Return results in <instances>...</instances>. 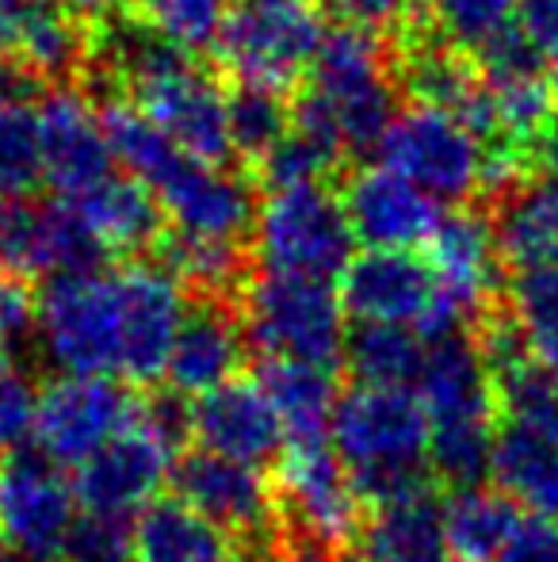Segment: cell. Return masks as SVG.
I'll list each match as a JSON object with an SVG mask.
<instances>
[{
    "label": "cell",
    "instance_id": "obj_1",
    "mask_svg": "<svg viewBox=\"0 0 558 562\" xmlns=\"http://www.w3.org/2000/svg\"><path fill=\"white\" fill-rule=\"evenodd\" d=\"M418 391L429 417V467L455 486H470L490 471L498 437V375L463 329L429 337L418 371Z\"/></svg>",
    "mask_w": 558,
    "mask_h": 562
},
{
    "label": "cell",
    "instance_id": "obj_2",
    "mask_svg": "<svg viewBox=\"0 0 558 562\" xmlns=\"http://www.w3.org/2000/svg\"><path fill=\"white\" fill-rule=\"evenodd\" d=\"M314 81L298 100L291 131L310 138L329 157L372 154L395 123V85L372 31H329L314 61Z\"/></svg>",
    "mask_w": 558,
    "mask_h": 562
},
{
    "label": "cell",
    "instance_id": "obj_3",
    "mask_svg": "<svg viewBox=\"0 0 558 562\" xmlns=\"http://www.w3.org/2000/svg\"><path fill=\"white\" fill-rule=\"evenodd\" d=\"M333 451L349 463L367 505H390L429 490V417L410 386L356 383L337 398L329 425Z\"/></svg>",
    "mask_w": 558,
    "mask_h": 562
},
{
    "label": "cell",
    "instance_id": "obj_4",
    "mask_svg": "<svg viewBox=\"0 0 558 562\" xmlns=\"http://www.w3.org/2000/svg\"><path fill=\"white\" fill-rule=\"evenodd\" d=\"M119 69L127 74L138 112L153 119L180 149L215 165H226L238 154L230 131V100L223 85L192 66V58L164 43L157 31L123 38Z\"/></svg>",
    "mask_w": 558,
    "mask_h": 562
},
{
    "label": "cell",
    "instance_id": "obj_5",
    "mask_svg": "<svg viewBox=\"0 0 558 562\" xmlns=\"http://www.w3.org/2000/svg\"><path fill=\"white\" fill-rule=\"evenodd\" d=\"M326 35V20L310 0H234L215 50L241 89L283 97L314 69Z\"/></svg>",
    "mask_w": 558,
    "mask_h": 562
},
{
    "label": "cell",
    "instance_id": "obj_6",
    "mask_svg": "<svg viewBox=\"0 0 558 562\" xmlns=\"http://www.w3.org/2000/svg\"><path fill=\"white\" fill-rule=\"evenodd\" d=\"M257 260L264 272L337 280L352 265L356 229L344 211V195H333L326 180L269 188L253 226Z\"/></svg>",
    "mask_w": 558,
    "mask_h": 562
},
{
    "label": "cell",
    "instance_id": "obj_7",
    "mask_svg": "<svg viewBox=\"0 0 558 562\" xmlns=\"http://www.w3.org/2000/svg\"><path fill=\"white\" fill-rule=\"evenodd\" d=\"M344 299L333 280L264 272L246 291V337L269 360L333 368L344 356Z\"/></svg>",
    "mask_w": 558,
    "mask_h": 562
},
{
    "label": "cell",
    "instance_id": "obj_8",
    "mask_svg": "<svg viewBox=\"0 0 558 562\" xmlns=\"http://www.w3.org/2000/svg\"><path fill=\"white\" fill-rule=\"evenodd\" d=\"M383 165L429 192L436 203H467L490 184V149L459 112L440 104H413L395 115L379 146Z\"/></svg>",
    "mask_w": 558,
    "mask_h": 562
},
{
    "label": "cell",
    "instance_id": "obj_9",
    "mask_svg": "<svg viewBox=\"0 0 558 562\" xmlns=\"http://www.w3.org/2000/svg\"><path fill=\"white\" fill-rule=\"evenodd\" d=\"M38 345L61 375L119 371V272L54 276L38 295Z\"/></svg>",
    "mask_w": 558,
    "mask_h": 562
},
{
    "label": "cell",
    "instance_id": "obj_10",
    "mask_svg": "<svg viewBox=\"0 0 558 562\" xmlns=\"http://www.w3.org/2000/svg\"><path fill=\"white\" fill-rule=\"evenodd\" d=\"M341 299L356 322H395L424 337L455 334L436 268L413 249H367L352 257L341 276Z\"/></svg>",
    "mask_w": 558,
    "mask_h": 562
},
{
    "label": "cell",
    "instance_id": "obj_11",
    "mask_svg": "<svg viewBox=\"0 0 558 562\" xmlns=\"http://www.w3.org/2000/svg\"><path fill=\"white\" fill-rule=\"evenodd\" d=\"M107 257L104 241L66 200H31L0 192V272L4 276H69L92 272Z\"/></svg>",
    "mask_w": 558,
    "mask_h": 562
},
{
    "label": "cell",
    "instance_id": "obj_12",
    "mask_svg": "<svg viewBox=\"0 0 558 562\" xmlns=\"http://www.w3.org/2000/svg\"><path fill=\"white\" fill-rule=\"evenodd\" d=\"M280 497L306 559L333 555L356 532L360 505H364L349 463L326 445L283 451Z\"/></svg>",
    "mask_w": 558,
    "mask_h": 562
},
{
    "label": "cell",
    "instance_id": "obj_13",
    "mask_svg": "<svg viewBox=\"0 0 558 562\" xmlns=\"http://www.w3.org/2000/svg\"><path fill=\"white\" fill-rule=\"evenodd\" d=\"M138 406L141 402L112 375H61L43 391L38 451L58 467H81L138 422Z\"/></svg>",
    "mask_w": 558,
    "mask_h": 562
},
{
    "label": "cell",
    "instance_id": "obj_14",
    "mask_svg": "<svg viewBox=\"0 0 558 562\" xmlns=\"http://www.w3.org/2000/svg\"><path fill=\"white\" fill-rule=\"evenodd\" d=\"M77 486H69L58 463L35 451H12L0 467V540L38 562H61L77 525Z\"/></svg>",
    "mask_w": 558,
    "mask_h": 562
},
{
    "label": "cell",
    "instance_id": "obj_15",
    "mask_svg": "<svg viewBox=\"0 0 558 562\" xmlns=\"http://www.w3.org/2000/svg\"><path fill=\"white\" fill-rule=\"evenodd\" d=\"M164 218L187 241L241 245L257 226L253 188L246 177L215 161L184 154L153 188Z\"/></svg>",
    "mask_w": 558,
    "mask_h": 562
},
{
    "label": "cell",
    "instance_id": "obj_16",
    "mask_svg": "<svg viewBox=\"0 0 558 562\" xmlns=\"http://www.w3.org/2000/svg\"><path fill=\"white\" fill-rule=\"evenodd\" d=\"M184 314V288L169 265L138 260L119 268V375L130 383L164 379Z\"/></svg>",
    "mask_w": 558,
    "mask_h": 562
},
{
    "label": "cell",
    "instance_id": "obj_17",
    "mask_svg": "<svg viewBox=\"0 0 558 562\" xmlns=\"http://www.w3.org/2000/svg\"><path fill=\"white\" fill-rule=\"evenodd\" d=\"M38 112V146H43V180L66 203L81 200L115 172V149L107 142L104 115L73 89H54Z\"/></svg>",
    "mask_w": 558,
    "mask_h": 562
},
{
    "label": "cell",
    "instance_id": "obj_18",
    "mask_svg": "<svg viewBox=\"0 0 558 562\" xmlns=\"http://www.w3.org/2000/svg\"><path fill=\"white\" fill-rule=\"evenodd\" d=\"M169 482L176 490V502L226 532H261L272 517V486L257 463L195 448L172 463Z\"/></svg>",
    "mask_w": 558,
    "mask_h": 562
},
{
    "label": "cell",
    "instance_id": "obj_19",
    "mask_svg": "<svg viewBox=\"0 0 558 562\" xmlns=\"http://www.w3.org/2000/svg\"><path fill=\"white\" fill-rule=\"evenodd\" d=\"M344 211L367 249H413L436 234L440 203L390 165H367L344 188Z\"/></svg>",
    "mask_w": 558,
    "mask_h": 562
},
{
    "label": "cell",
    "instance_id": "obj_20",
    "mask_svg": "<svg viewBox=\"0 0 558 562\" xmlns=\"http://www.w3.org/2000/svg\"><path fill=\"white\" fill-rule=\"evenodd\" d=\"M172 474V451L135 422L77 467V497L89 513L130 517L153 505Z\"/></svg>",
    "mask_w": 558,
    "mask_h": 562
},
{
    "label": "cell",
    "instance_id": "obj_21",
    "mask_svg": "<svg viewBox=\"0 0 558 562\" xmlns=\"http://www.w3.org/2000/svg\"><path fill=\"white\" fill-rule=\"evenodd\" d=\"M192 440L241 463H269L287 451V432L269 391L253 379H230L192 406Z\"/></svg>",
    "mask_w": 558,
    "mask_h": 562
},
{
    "label": "cell",
    "instance_id": "obj_22",
    "mask_svg": "<svg viewBox=\"0 0 558 562\" xmlns=\"http://www.w3.org/2000/svg\"><path fill=\"white\" fill-rule=\"evenodd\" d=\"M490 479L532 517H558V409L505 414L493 437Z\"/></svg>",
    "mask_w": 558,
    "mask_h": 562
},
{
    "label": "cell",
    "instance_id": "obj_23",
    "mask_svg": "<svg viewBox=\"0 0 558 562\" xmlns=\"http://www.w3.org/2000/svg\"><path fill=\"white\" fill-rule=\"evenodd\" d=\"M424 257L436 268L444 306L452 314L455 329H463L470 318H478V311H482L493 291V280H498V229L486 223L482 215L455 211V215L440 218Z\"/></svg>",
    "mask_w": 558,
    "mask_h": 562
},
{
    "label": "cell",
    "instance_id": "obj_24",
    "mask_svg": "<svg viewBox=\"0 0 558 562\" xmlns=\"http://www.w3.org/2000/svg\"><path fill=\"white\" fill-rule=\"evenodd\" d=\"M246 340V326H238V318L223 303L187 306L164 379H169V386L176 394H195L200 398V394L238 379Z\"/></svg>",
    "mask_w": 558,
    "mask_h": 562
},
{
    "label": "cell",
    "instance_id": "obj_25",
    "mask_svg": "<svg viewBox=\"0 0 558 562\" xmlns=\"http://www.w3.org/2000/svg\"><path fill=\"white\" fill-rule=\"evenodd\" d=\"M360 562H459L447 540L444 505L429 490L379 505L360 536Z\"/></svg>",
    "mask_w": 558,
    "mask_h": 562
},
{
    "label": "cell",
    "instance_id": "obj_26",
    "mask_svg": "<svg viewBox=\"0 0 558 562\" xmlns=\"http://www.w3.org/2000/svg\"><path fill=\"white\" fill-rule=\"evenodd\" d=\"M501 257L521 272L558 268V165L528 177L498 211Z\"/></svg>",
    "mask_w": 558,
    "mask_h": 562
},
{
    "label": "cell",
    "instance_id": "obj_27",
    "mask_svg": "<svg viewBox=\"0 0 558 562\" xmlns=\"http://www.w3.org/2000/svg\"><path fill=\"white\" fill-rule=\"evenodd\" d=\"M261 386L276 406L287 448L326 445L337 398H341L329 368L303 360H269V368L261 371Z\"/></svg>",
    "mask_w": 558,
    "mask_h": 562
},
{
    "label": "cell",
    "instance_id": "obj_28",
    "mask_svg": "<svg viewBox=\"0 0 558 562\" xmlns=\"http://www.w3.org/2000/svg\"><path fill=\"white\" fill-rule=\"evenodd\" d=\"M69 207L89 223L92 234L104 241V249L119 252H138L146 245H153L161 237V203L135 177H112L104 184H96L92 192H84L81 200H73Z\"/></svg>",
    "mask_w": 558,
    "mask_h": 562
},
{
    "label": "cell",
    "instance_id": "obj_29",
    "mask_svg": "<svg viewBox=\"0 0 558 562\" xmlns=\"http://www.w3.org/2000/svg\"><path fill=\"white\" fill-rule=\"evenodd\" d=\"M444 525L459 562H501L524 520L516 517V502L509 494L470 482L444 505Z\"/></svg>",
    "mask_w": 558,
    "mask_h": 562
},
{
    "label": "cell",
    "instance_id": "obj_30",
    "mask_svg": "<svg viewBox=\"0 0 558 562\" xmlns=\"http://www.w3.org/2000/svg\"><path fill=\"white\" fill-rule=\"evenodd\" d=\"M138 562H238L226 528L210 525L184 502H153L141 509Z\"/></svg>",
    "mask_w": 558,
    "mask_h": 562
},
{
    "label": "cell",
    "instance_id": "obj_31",
    "mask_svg": "<svg viewBox=\"0 0 558 562\" xmlns=\"http://www.w3.org/2000/svg\"><path fill=\"white\" fill-rule=\"evenodd\" d=\"M429 337L395 322H360L344 340V363L352 379L367 386H413Z\"/></svg>",
    "mask_w": 558,
    "mask_h": 562
},
{
    "label": "cell",
    "instance_id": "obj_32",
    "mask_svg": "<svg viewBox=\"0 0 558 562\" xmlns=\"http://www.w3.org/2000/svg\"><path fill=\"white\" fill-rule=\"evenodd\" d=\"M8 50L43 77L69 74V69H77V61L84 54V35L77 27V12L66 0H35Z\"/></svg>",
    "mask_w": 558,
    "mask_h": 562
},
{
    "label": "cell",
    "instance_id": "obj_33",
    "mask_svg": "<svg viewBox=\"0 0 558 562\" xmlns=\"http://www.w3.org/2000/svg\"><path fill=\"white\" fill-rule=\"evenodd\" d=\"M410 85L421 97V104L452 108L482 134V108H486V85L467 69V61L447 50H418L410 58Z\"/></svg>",
    "mask_w": 558,
    "mask_h": 562
},
{
    "label": "cell",
    "instance_id": "obj_34",
    "mask_svg": "<svg viewBox=\"0 0 558 562\" xmlns=\"http://www.w3.org/2000/svg\"><path fill=\"white\" fill-rule=\"evenodd\" d=\"M513 326L524 348L558 371V268L521 272L513 283Z\"/></svg>",
    "mask_w": 558,
    "mask_h": 562
},
{
    "label": "cell",
    "instance_id": "obj_35",
    "mask_svg": "<svg viewBox=\"0 0 558 562\" xmlns=\"http://www.w3.org/2000/svg\"><path fill=\"white\" fill-rule=\"evenodd\" d=\"M440 35L470 54H490L516 31V0H432Z\"/></svg>",
    "mask_w": 558,
    "mask_h": 562
},
{
    "label": "cell",
    "instance_id": "obj_36",
    "mask_svg": "<svg viewBox=\"0 0 558 562\" xmlns=\"http://www.w3.org/2000/svg\"><path fill=\"white\" fill-rule=\"evenodd\" d=\"M43 177L38 112L0 97V192H31Z\"/></svg>",
    "mask_w": 558,
    "mask_h": 562
},
{
    "label": "cell",
    "instance_id": "obj_37",
    "mask_svg": "<svg viewBox=\"0 0 558 562\" xmlns=\"http://www.w3.org/2000/svg\"><path fill=\"white\" fill-rule=\"evenodd\" d=\"M230 4L226 0H149L141 8L149 31L172 43L176 50H203L218 43Z\"/></svg>",
    "mask_w": 558,
    "mask_h": 562
},
{
    "label": "cell",
    "instance_id": "obj_38",
    "mask_svg": "<svg viewBox=\"0 0 558 562\" xmlns=\"http://www.w3.org/2000/svg\"><path fill=\"white\" fill-rule=\"evenodd\" d=\"M230 131L234 149L249 157H269L291 134V119L283 112V100L276 92L241 89L230 100Z\"/></svg>",
    "mask_w": 558,
    "mask_h": 562
},
{
    "label": "cell",
    "instance_id": "obj_39",
    "mask_svg": "<svg viewBox=\"0 0 558 562\" xmlns=\"http://www.w3.org/2000/svg\"><path fill=\"white\" fill-rule=\"evenodd\" d=\"M138 559V536L127 517L115 513H89L77 517L66 540L61 562H130Z\"/></svg>",
    "mask_w": 558,
    "mask_h": 562
},
{
    "label": "cell",
    "instance_id": "obj_40",
    "mask_svg": "<svg viewBox=\"0 0 558 562\" xmlns=\"http://www.w3.org/2000/svg\"><path fill=\"white\" fill-rule=\"evenodd\" d=\"M164 265L180 276V280L195 283V288H230L241 276V245H215V241H187V237L172 234L169 249H164Z\"/></svg>",
    "mask_w": 558,
    "mask_h": 562
},
{
    "label": "cell",
    "instance_id": "obj_41",
    "mask_svg": "<svg viewBox=\"0 0 558 562\" xmlns=\"http://www.w3.org/2000/svg\"><path fill=\"white\" fill-rule=\"evenodd\" d=\"M43 391L15 363H0V451H23L35 440Z\"/></svg>",
    "mask_w": 558,
    "mask_h": 562
},
{
    "label": "cell",
    "instance_id": "obj_42",
    "mask_svg": "<svg viewBox=\"0 0 558 562\" xmlns=\"http://www.w3.org/2000/svg\"><path fill=\"white\" fill-rule=\"evenodd\" d=\"M261 165H264V180H269V188H283V184L321 180L329 165H333V157H329L326 149L314 146L310 138H303V134L291 131L269 157H261Z\"/></svg>",
    "mask_w": 558,
    "mask_h": 562
},
{
    "label": "cell",
    "instance_id": "obj_43",
    "mask_svg": "<svg viewBox=\"0 0 558 562\" xmlns=\"http://www.w3.org/2000/svg\"><path fill=\"white\" fill-rule=\"evenodd\" d=\"M138 425L153 440H161L169 451H176L192 437V406H187L184 394H176V391L153 394V398L138 406Z\"/></svg>",
    "mask_w": 558,
    "mask_h": 562
},
{
    "label": "cell",
    "instance_id": "obj_44",
    "mask_svg": "<svg viewBox=\"0 0 558 562\" xmlns=\"http://www.w3.org/2000/svg\"><path fill=\"white\" fill-rule=\"evenodd\" d=\"M38 326V299L23 288L20 276L0 272V345L23 340Z\"/></svg>",
    "mask_w": 558,
    "mask_h": 562
},
{
    "label": "cell",
    "instance_id": "obj_45",
    "mask_svg": "<svg viewBox=\"0 0 558 562\" xmlns=\"http://www.w3.org/2000/svg\"><path fill=\"white\" fill-rule=\"evenodd\" d=\"M329 4L349 27H364L372 35L402 27L413 12V0H329Z\"/></svg>",
    "mask_w": 558,
    "mask_h": 562
},
{
    "label": "cell",
    "instance_id": "obj_46",
    "mask_svg": "<svg viewBox=\"0 0 558 562\" xmlns=\"http://www.w3.org/2000/svg\"><path fill=\"white\" fill-rule=\"evenodd\" d=\"M516 27L544 61H558V0H516Z\"/></svg>",
    "mask_w": 558,
    "mask_h": 562
},
{
    "label": "cell",
    "instance_id": "obj_47",
    "mask_svg": "<svg viewBox=\"0 0 558 562\" xmlns=\"http://www.w3.org/2000/svg\"><path fill=\"white\" fill-rule=\"evenodd\" d=\"M501 562H558V525L551 517L524 520Z\"/></svg>",
    "mask_w": 558,
    "mask_h": 562
},
{
    "label": "cell",
    "instance_id": "obj_48",
    "mask_svg": "<svg viewBox=\"0 0 558 562\" xmlns=\"http://www.w3.org/2000/svg\"><path fill=\"white\" fill-rule=\"evenodd\" d=\"M69 8H73L77 15H100L112 8V0H66Z\"/></svg>",
    "mask_w": 558,
    "mask_h": 562
},
{
    "label": "cell",
    "instance_id": "obj_49",
    "mask_svg": "<svg viewBox=\"0 0 558 562\" xmlns=\"http://www.w3.org/2000/svg\"><path fill=\"white\" fill-rule=\"evenodd\" d=\"M0 562H38V559L23 555L20 548H12V543H4V540H0Z\"/></svg>",
    "mask_w": 558,
    "mask_h": 562
},
{
    "label": "cell",
    "instance_id": "obj_50",
    "mask_svg": "<svg viewBox=\"0 0 558 562\" xmlns=\"http://www.w3.org/2000/svg\"><path fill=\"white\" fill-rule=\"evenodd\" d=\"M138 4H141V8H146V4H149V0H138Z\"/></svg>",
    "mask_w": 558,
    "mask_h": 562
},
{
    "label": "cell",
    "instance_id": "obj_51",
    "mask_svg": "<svg viewBox=\"0 0 558 562\" xmlns=\"http://www.w3.org/2000/svg\"><path fill=\"white\" fill-rule=\"evenodd\" d=\"M555 383H558V371H555Z\"/></svg>",
    "mask_w": 558,
    "mask_h": 562
}]
</instances>
